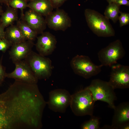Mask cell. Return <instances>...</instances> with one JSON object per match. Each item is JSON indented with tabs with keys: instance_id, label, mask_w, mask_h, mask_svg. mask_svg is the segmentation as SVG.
I'll return each instance as SVG.
<instances>
[{
	"instance_id": "cell-1",
	"label": "cell",
	"mask_w": 129,
	"mask_h": 129,
	"mask_svg": "<svg viewBox=\"0 0 129 129\" xmlns=\"http://www.w3.org/2000/svg\"><path fill=\"white\" fill-rule=\"evenodd\" d=\"M84 14L88 27L97 36L107 37L115 35V31L109 19L105 16L90 9H85Z\"/></svg>"
},
{
	"instance_id": "cell-2",
	"label": "cell",
	"mask_w": 129,
	"mask_h": 129,
	"mask_svg": "<svg viewBox=\"0 0 129 129\" xmlns=\"http://www.w3.org/2000/svg\"><path fill=\"white\" fill-rule=\"evenodd\" d=\"M95 102L90 91L86 87L71 95L70 106L76 116H91L93 115Z\"/></svg>"
},
{
	"instance_id": "cell-3",
	"label": "cell",
	"mask_w": 129,
	"mask_h": 129,
	"mask_svg": "<svg viewBox=\"0 0 129 129\" xmlns=\"http://www.w3.org/2000/svg\"><path fill=\"white\" fill-rule=\"evenodd\" d=\"M90 91L95 102L100 101L107 103L113 109L115 107L114 102L117 100L115 90L108 82L99 79L93 80L87 87Z\"/></svg>"
},
{
	"instance_id": "cell-4",
	"label": "cell",
	"mask_w": 129,
	"mask_h": 129,
	"mask_svg": "<svg viewBox=\"0 0 129 129\" xmlns=\"http://www.w3.org/2000/svg\"><path fill=\"white\" fill-rule=\"evenodd\" d=\"M24 60L38 80L47 79L51 76L52 68L49 58L32 51Z\"/></svg>"
},
{
	"instance_id": "cell-5",
	"label": "cell",
	"mask_w": 129,
	"mask_h": 129,
	"mask_svg": "<svg viewBox=\"0 0 129 129\" xmlns=\"http://www.w3.org/2000/svg\"><path fill=\"white\" fill-rule=\"evenodd\" d=\"M71 67L76 74L86 79L90 78L99 74L101 71V64H94L88 56L77 55L70 62Z\"/></svg>"
},
{
	"instance_id": "cell-6",
	"label": "cell",
	"mask_w": 129,
	"mask_h": 129,
	"mask_svg": "<svg viewBox=\"0 0 129 129\" xmlns=\"http://www.w3.org/2000/svg\"><path fill=\"white\" fill-rule=\"evenodd\" d=\"M125 51L119 39L110 43L98 53V59L103 66H111L124 56Z\"/></svg>"
},
{
	"instance_id": "cell-7",
	"label": "cell",
	"mask_w": 129,
	"mask_h": 129,
	"mask_svg": "<svg viewBox=\"0 0 129 129\" xmlns=\"http://www.w3.org/2000/svg\"><path fill=\"white\" fill-rule=\"evenodd\" d=\"M71 96V95L66 90L55 89L49 92L47 104L49 108L53 111L64 113L70 106Z\"/></svg>"
},
{
	"instance_id": "cell-8",
	"label": "cell",
	"mask_w": 129,
	"mask_h": 129,
	"mask_svg": "<svg viewBox=\"0 0 129 129\" xmlns=\"http://www.w3.org/2000/svg\"><path fill=\"white\" fill-rule=\"evenodd\" d=\"M109 84L115 89L129 87V66L120 64L112 66Z\"/></svg>"
},
{
	"instance_id": "cell-9",
	"label": "cell",
	"mask_w": 129,
	"mask_h": 129,
	"mask_svg": "<svg viewBox=\"0 0 129 129\" xmlns=\"http://www.w3.org/2000/svg\"><path fill=\"white\" fill-rule=\"evenodd\" d=\"M14 64L15 65V70L11 73H6V77L27 83L37 84L38 80L24 59L18 61Z\"/></svg>"
},
{
	"instance_id": "cell-10",
	"label": "cell",
	"mask_w": 129,
	"mask_h": 129,
	"mask_svg": "<svg viewBox=\"0 0 129 129\" xmlns=\"http://www.w3.org/2000/svg\"><path fill=\"white\" fill-rule=\"evenodd\" d=\"M46 17V24L51 29L64 31L70 26L71 22L68 15L64 11L57 9Z\"/></svg>"
},
{
	"instance_id": "cell-11",
	"label": "cell",
	"mask_w": 129,
	"mask_h": 129,
	"mask_svg": "<svg viewBox=\"0 0 129 129\" xmlns=\"http://www.w3.org/2000/svg\"><path fill=\"white\" fill-rule=\"evenodd\" d=\"M36 49L40 54L46 56L53 52L57 43L55 37L48 32H43L37 38Z\"/></svg>"
},
{
	"instance_id": "cell-12",
	"label": "cell",
	"mask_w": 129,
	"mask_h": 129,
	"mask_svg": "<svg viewBox=\"0 0 129 129\" xmlns=\"http://www.w3.org/2000/svg\"><path fill=\"white\" fill-rule=\"evenodd\" d=\"M33 45L32 41L27 40L12 45L9 54L13 63L25 59L32 51Z\"/></svg>"
},
{
	"instance_id": "cell-13",
	"label": "cell",
	"mask_w": 129,
	"mask_h": 129,
	"mask_svg": "<svg viewBox=\"0 0 129 129\" xmlns=\"http://www.w3.org/2000/svg\"><path fill=\"white\" fill-rule=\"evenodd\" d=\"M114 113L111 126L112 129H119L122 125L129 123V103L122 102L114 109Z\"/></svg>"
},
{
	"instance_id": "cell-14",
	"label": "cell",
	"mask_w": 129,
	"mask_h": 129,
	"mask_svg": "<svg viewBox=\"0 0 129 129\" xmlns=\"http://www.w3.org/2000/svg\"><path fill=\"white\" fill-rule=\"evenodd\" d=\"M22 18L38 34L43 33L46 23L42 16L30 9Z\"/></svg>"
},
{
	"instance_id": "cell-15",
	"label": "cell",
	"mask_w": 129,
	"mask_h": 129,
	"mask_svg": "<svg viewBox=\"0 0 129 129\" xmlns=\"http://www.w3.org/2000/svg\"><path fill=\"white\" fill-rule=\"evenodd\" d=\"M27 7L46 16L52 12L53 8L49 0H32L28 3Z\"/></svg>"
},
{
	"instance_id": "cell-16",
	"label": "cell",
	"mask_w": 129,
	"mask_h": 129,
	"mask_svg": "<svg viewBox=\"0 0 129 129\" xmlns=\"http://www.w3.org/2000/svg\"><path fill=\"white\" fill-rule=\"evenodd\" d=\"M5 38L9 42L12 46L26 40L20 29L16 25H12L8 27L5 31Z\"/></svg>"
},
{
	"instance_id": "cell-17",
	"label": "cell",
	"mask_w": 129,
	"mask_h": 129,
	"mask_svg": "<svg viewBox=\"0 0 129 129\" xmlns=\"http://www.w3.org/2000/svg\"><path fill=\"white\" fill-rule=\"evenodd\" d=\"M7 6L6 10L3 12L0 18L1 24L4 28L12 25L18 19L17 9Z\"/></svg>"
},
{
	"instance_id": "cell-18",
	"label": "cell",
	"mask_w": 129,
	"mask_h": 129,
	"mask_svg": "<svg viewBox=\"0 0 129 129\" xmlns=\"http://www.w3.org/2000/svg\"><path fill=\"white\" fill-rule=\"evenodd\" d=\"M16 25L26 40L33 42L37 37L38 34L37 32L23 20H18Z\"/></svg>"
},
{
	"instance_id": "cell-19",
	"label": "cell",
	"mask_w": 129,
	"mask_h": 129,
	"mask_svg": "<svg viewBox=\"0 0 129 129\" xmlns=\"http://www.w3.org/2000/svg\"><path fill=\"white\" fill-rule=\"evenodd\" d=\"M120 6L115 2L109 3L104 12V16L109 19H111L114 23L118 20Z\"/></svg>"
},
{
	"instance_id": "cell-20",
	"label": "cell",
	"mask_w": 129,
	"mask_h": 129,
	"mask_svg": "<svg viewBox=\"0 0 129 129\" xmlns=\"http://www.w3.org/2000/svg\"><path fill=\"white\" fill-rule=\"evenodd\" d=\"M100 118L93 115L91 116L90 119L83 123L81 128L82 129H99L100 127Z\"/></svg>"
},
{
	"instance_id": "cell-21",
	"label": "cell",
	"mask_w": 129,
	"mask_h": 129,
	"mask_svg": "<svg viewBox=\"0 0 129 129\" xmlns=\"http://www.w3.org/2000/svg\"><path fill=\"white\" fill-rule=\"evenodd\" d=\"M27 2L25 0H10L7 6L16 9H19L21 11V17L24 15L23 10L27 7Z\"/></svg>"
},
{
	"instance_id": "cell-22",
	"label": "cell",
	"mask_w": 129,
	"mask_h": 129,
	"mask_svg": "<svg viewBox=\"0 0 129 129\" xmlns=\"http://www.w3.org/2000/svg\"><path fill=\"white\" fill-rule=\"evenodd\" d=\"M120 15L118 17L120 26L122 27L128 25L129 23V14L120 12Z\"/></svg>"
},
{
	"instance_id": "cell-23",
	"label": "cell",
	"mask_w": 129,
	"mask_h": 129,
	"mask_svg": "<svg viewBox=\"0 0 129 129\" xmlns=\"http://www.w3.org/2000/svg\"><path fill=\"white\" fill-rule=\"evenodd\" d=\"M12 46L9 42L5 38L0 40V51L5 52Z\"/></svg>"
},
{
	"instance_id": "cell-24",
	"label": "cell",
	"mask_w": 129,
	"mask_h": 129,
	"mask_svg": "<svg viewBox=\"0 0 129 129\" xmlns=\"http://www.w3.org/2000/svg\"><path fill=\"white\" fill-rule=\"evenodd\" d=\"M2 57L0 60V86L2 84L5 78L6 77L5 69L2 63Z\"/></svg>"
},
{
	"instance_id": "cell-25",
	"label": "cell",
	"mask_w": 129,
	"mask_h": 129,
	"mask_svg": "<svg viewBox=\"0 0 129 129\" xmlns=\"http://www.w3.org/2000/svg\"><path fill=\"white\" fill-rule=\"evenodd\" d=\"M53 8H58L67 0H49Z\"/></svg>"
},
{
	"instance_id": "cell-26",
	"label": "cell",
	"mask_w": 129,
	"mask_h": 129,
	"mask_svg": "<svg viewBox=\"0 0 129 129\" xmlns=\"http://www.w3.org/2000/svg\"><path fill=\"white\" fill-rule=\"evenodd\" d=\"M118 5L129 6V1L128 0H118L114 2Z\"/></svg>"
},
{
	"instance_id": "cell-27",
	"label": "cell",
	"mask_w": 129,
	"mask_h": 129,
	"mask_svg": "<svg viewBox=\"0 0 129 129\" xmlns=\"http://www.w3.org/2000/svg\"><path fill=\"white\" fill-rule=\"evenodd\" d=\"M4 28L2 26L0 21V40L5 37Z\"/></svg>"
},
{
	"instance_id": "cell-28",
	"label": "cell",
	"mask_w": 129,
	"mask_h": 129,
	"mask_svg": "<svg viewBox=\"0 0 129 129\" xmlns=\"http://www.w3.org/2000/svg\"><path fill=\"white\" fill-rule=\"evenodd\" d=\"M129 123L124 124L121 126L119 129H129Z\"/></svg>"
},
{
	"instance_id": "cell-29",
	"label": "cell",
	"mask_w": 129,
	"mask_h": 129,
	"mask_svg": "<svg viewBox=\"0 0 129 129\" xmlns=\"http://www.w3.org/2000/svg\"><path fill=\"white\" fill-rule=\"evenodd\" d=\"M9 0H0V4L4 3L7 6Z\"/></svg>"
},
{
	"instance_id": "cell-30",
	"label": "cell",
	"mask_w": 129,
	"mask_h": 129,
	"mask_svg": "<svg viewBox=\"0 0 129 129\" xmlns=\"http://www.w3.org/2000/svg\"><path fill=\"white\" fill-rule=\"evenodd\" d=\"M118 0H106L108 3L114 2Z\"/></svg>"
},
{
	"instance_id": "cell-31",
	"label": "cell",
	"mask_w": 129,
	"mask_h": 129,
	"mask_svg": "<svg viewBox=\"0 0 129 129\" xmlns=\"http://www.w3.org/2000/svg\"><path fill=\"white\" fill-rule=\"evenodd\" d=\"M3 12L2 6L0 5V16H1V14Z\"/></svg>"
},
{
	"instance_id": "cell-32",
	"label": "cell",
	"mask_w": 129,
	"mask_h": 129,
	"mask_svg": "<svg viewBox=\"0 0 129 129\" xmlns=\"http://www.w3.org/2000/svg\"><path fill=\"white\" fill-rule=\"evenodd\" d=\"M25 0L27 2H29L32 0Z\"/></svg>"
}]
</instances>
